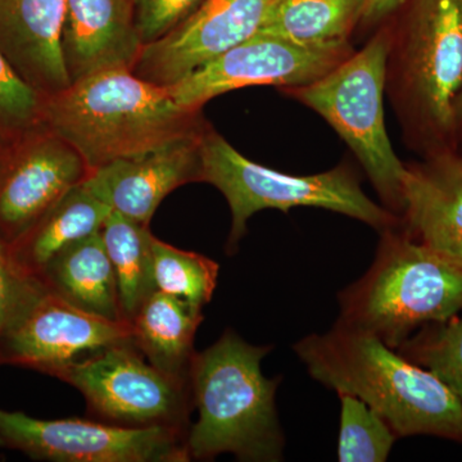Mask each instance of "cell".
Here are the masks:
<instances>
[{
    "label": "cell",
    "mask_w": 462,
    "mask_h": 462,
    "mask_svg": "<svg viewBox=\"0 0 462 462\" xmlns=\"http://www.w3.org/2000/svg\"><path fill=\"white\" fill-rule=\"evenodd\" d=\"M294 351L312 378L369 404L398 438L433 436L462 443V404L434 374L375 336L334 325Z\"/></svg>",
    "instance_id": "cell-1"
},
{
    "label": "cell",
    "mask_w": 462,
    "mask_h": 462,
    "mask_svg": "<svg viewBox=\"0 0 462 462\" xmlns=\"http://www.w3.org/2000/svg\"><path fill=\"white\" fill-rule=\"evenodd\" d=\"M42 123L79 152L90 173L206 130L199 111L180 107L167 88L129 69L88 76L47 97Z\"/></svg>",
    "instance_id": "cell-2"
},
{
    "label": "cell",
    "mask_w": 462,
    "mask_h": 462,
    "mask_svg": "<svg viewBox=\"0 0 462 462\" xmlns=\"http://www.w3.org/2000/svg\"><path fill=\"white\" fill-rule=\"evenodd\" d=\"M273 346H252L227 330L194 355L190 387L199 418L188 431L191 460L233 454L240 461L282 460V436L275 394L281 378L267 379L261 361Z\"/></svg>",
    "instance_id": "cell-3"
},
{
    "label": "cell",
    "mask_w": 462,
    "mask_h": 462,
    "mask_svg": "<svg viewBox=\"0 0 462 462\" xmlns=\"http://www.w3.org/2000/svg\"><path fill=\"white\" fill-rule=\"evenodd\" d=\"M337 324L372 334L391 348L416 330L462 311V264L397 226L382 231L369 272L339 296Z\"/></svg>",
    "instance_id": "cell-4"
},
{
    "label": "cell",
    "mask_w": 462,
    "mask_h": 462,
    "mask_svg": "<svg viewBox=\"0 0 462 462\" xmlns=\"http://www.w3.org/2000/svg\"><path fill=\"white\" fill-rule=\"evenodd\" d=\"M200 181L224 194L230 206L227 251L236 252L252 215L263 209L289 212L296 207H318L349 216L380 231L397 226L393 212L373 202L349 170L338 167L316 175L296 176L252 162L223 136L207 132L200 143Z\"/></svg>",
    "instance_id": "cell-5"
},
{
    "label": "cell",
    "mask_w": 462,
    "mask_h": 462,
    "mask_svg": "<svg viewBox=\"0 0 462 462\" xmlns=\"http://www.w3.org/2000/svg\"><path fill=\"white\" fill-rule=\"evenodd\" d=\"M391 42L375 36L318 80L296 88L298 99L333 126L354 151L391 212L403 211L406 167L398 160L384 123L385 80Z\"/></svg>",
    "instance_id": "cell-6"
},
{
    "label": "cell",
    "mask_w": 462,
    "mask_h": 462,
    "mask_svg": "<svg viewBox=\"0 0 462 462\" xmlns=\"http://www.w3.org/2000/svg\"><path fill=\"white\" fill-rule=\"evenodd\" d=\"M57 379L80 391L102 421L132 428L189 431L190 383L149 364L133 342L109 346L75 361Z\"/></svg>",
    "instance_id": "cell-7"
},
{
    "label": "cell",
    "mask_w": 462,
    "mask_h": 462,
    "mask_svg": "<svg viewBox=\"0 0 462 462\" xmlns=\"http://www.w3.org/2000/svg\"><path fill=\"white\" fill-rule=\"evenodd\" d=\"M0 446L54 462H188V431L83 419L41 420L0 410Z\"/></svg>",
    "instance_id": "cell-8"
},
{
    "label": "cell",
    "mask_w": 462,
    "mask_h": 462,
    "mask_svg": "<svg viewBox=\"0 0 462 462\" xmlns=\"http://www.w3.org/2000/svg\"><path fill=\"white\" fill-rule=\"evenodd\" d=\"M126 342H132L129 322L88 314L38 281L0 334V365L58 378L75 361Z\"/></svg>",
    "instance_id": "cell-9"
},
{
    "label": "cell",
    "mask_w": 462,
    "mask_h": 462,
    "mask_svg": "<svg viewBox=\"0 0 462 462\" xmlns=\"http://www.w3.org/2000/svg\"><path fill=\"white\" fill-rule=\"evenodd\" d=\"M400 65L403 93L425 126L451 132L462 88V0H416Z\"/></svg>",
    "instance_id": "cell-10"
},
{
    "label": "cell",
    "mask_w": 462,
    "mask_h": 462,
    "mask_svg": "<svg viewBox=\"0 0 462 462\" xmlns=\"http://www.w3.org/2000/svg\"><path fill=\"white\" fill-rule=\"evenodd\" d=\"M89 175L79 152L44 125L9 143L0 162V242L23 238Z\"/></svg>",
    "instance_id": "cell-11"
},
{
    "label": "cell",
    "mask_w": 462,
    "mask_h": 462,
    "mask_svg": "<svg viewBox=\"0 0 462 462\" xmlns=\"http://www.w3.org/2000/svg\"><path fill=\"white\" fill-rule=\"evenodd\" d=\"M348 56L349 50H309L269 33L257 32L194 69L167 90L180 107L199 111L209 99L240 88L305 87Z\"/></svg>",
    "instance_id": "cell-12"
},
{
    "label": "cell",
    "mask_w": 462,
    "mask_h": 462,
    "mask_svg": "<svg viewBox=\"0 0 462 462\" xmlns=\"http://www.w3.org/2000/svg\"><path fill=\"white\" fill-rule=\"evenodd\" d=\"M275 0H205L184 23L144 45L132 71L169 88L260 32Z\"/></svg>",
    "instance_id": "cell-13"
},
{
    "label": "cell",
    "mask_w": 462,
    "mask_h": 462,
    "mask_svg": "<svg viewBox=\"0 0 462 462\" xmlns=\"http://www.w3.org/2000/svg\"><path fill=\"white\" fill-rule=\"evenodd\" d=\"M206 132L114 161L91 172L85 182L112 211L149 225L172 190L187 182L200 181V143Z\"/></svg>",
    "instance_id": "cell-14"
},
{
    "label": "cell",
    "mask_w": 462,
    "mask_h": 462,
    "mask_svg": "<svg viewBox=\"0 0 462 462\" xmlns=\"http://www.w3.org/2000/svg\"><path fill=\"white\" fill-rule=\"evenodd\" d=\"M143 47L133 0H67L62 53L71 84L107 69H133Z\"/></svg>",
    "instance_id": "cell-15"
},
{
    "label": "cell",
    "mask_w": 462,
    "mask_h": 462,
    "mask_svg": "<svg viewBox=\"0 0 462 462\" xmlns=\"http://www.w3.org/2000/svg\"><path fill=\"white\" fill-rule=\"evenodd\" d=\"M67 0H0V51L44 98L71 85L63 60Z\"/></svg>",
    "instance_id": "cell-16"
},
{
    "label": "cell",
    "mask_w": 462,
    "mask_h": 462,
    "mask_svg": "<svg viewBox=\"0 0 462 462\" xmlns=\"http://www.w3.org/2000/svg\"><path fill=\"white\" fill-rule=\"evenodd\" d=\"M402 199L403 229L462 264V157L442 153L406 167Z\"/></svg>",
    "instance_id": "cell-17"
},
{
    "label": "cell",
    "mask_w": 462,
    "mask_h": 462,
    "mask_svg": "<svg viewBox=\"0 0 462 462\" xmlns=\"http://www.w3.org/2000/svg\"><path fill=\"white\" fill-rule=\"evenodd\" d=\"M36 279L88 314L125 321L114 266L99 231L60 251Z\"/></svg>",
    "instance_id": "cell-18"
},
{
    "label": "cell",
    "mask_w": 462,
    "mask_h": 462,
    "mask_svg": "<svg viewBox=\"0 0 462 462\" xmlns=\"http://www.w3.org/2000/svg\"><path fill=\"white\" fill-rule=\"evenodd\" d=\"M111 212V207L99 199L87 182H81L58 200L23 238L7 247L9 257L23 275L36 279L60 251L98 233Z\"/></svg>",
    "instance_id": "cell-19"
},
{
    "label": "cell",
    "mask_w": 462,
    "mask_h": 462,
    "mask_svg": "<svg viewBox=\"0 0 462 462\" xmlns=\"http://www.w3.org/2000/svg\"><path fill=\"white\" fill-rule=\"evenodd\" d=\"M203 319L199 307L157 291L130 321L133 345L160 372L190 383L194 339Z\"/></svg>",
    "instance_id": "cell-20"
},
{
    "label": "cell",
    "mask_w": 462,
    "mask_h": 462,
    "mask_svg": "<svg viewBox=\"0 0 462 462\" xmlns=\"http://www.w3.org/2000/svg\"><path fill=\"white\" fill-rule=\"evenodd\" d=\"M364 0H275L260 32L318 51L349 50Z\"/></svg>",
    "instance_id": "cell-21"
},
{
    "label": "cell",
    "mask_w": 462,
    "mask_h": 462,
    "mask_svg": "<svg viewBox=\"0 0 462 462\" xmlns=\"http://www.w3.org/2000/svg\"><path fill=\"white\" fill-rule=\"evenodd\" d=\"M117 281L124 320L129 322L143 303L156 293L153 276V234L143 225L111 212L99 230Z\"/></svg>",
    "instance_id": "cell-22"
},
{
    "label": "cell",
    "mask_w": 462,
    "mask_h": 462,
    "mask_svg": "<svg viewBox=\"0 0 462 462\" xmlns=\"http://www.w3.org/2000/svg\"><path fill=\"white\" fill-rule=\"evenodd\" d=\"M153 276L158 291L203 309L217 287L218 263L211 258L182 251L153 236Z\"/></svg>",
    "instance_id": "cell-23"
},
{
    "label": "cell",
    "mask_w": 462,
    "mask_h": 462,
    "mask_svg": "<svg viewBox=\"0 0 462 462\" xmlns=\"http://www.w3.org/2000/svg\"><path fill=\"white\" fill-rule=\"evenodd\" d=\"M396 351L434 374L462 404V311L449 320L421 328Z\"/></svg>",
    "instance_id": "cell-24"
},
{
    "label": "cell",
    "mask_w": 462,
    "mask_h": 462,
    "mask_svg": "<svg viewBox=\"0 0 462 462\" xmlns=\"http://www.w3.org/2000/svg\"><path fill=\"white\" fill-rule=\"evenodd\" d=\"M340 462H383L387 460L397 436L387 421L369 404L352 394L338 393Z\"/></svg>",
    "instance_id": "cell-25"
},
{
    "label": "cell",
    "mask_w": 462,
    "mask_h": 462,
    "mask_svg": "<svg viewBox=\"0 0 462 462\" xmlns=\"http://www.w3.org/2000/svg\"><path fill=\"white\" fill-rule=\"evenodd\" d=\"M44 97L17 74L0 51V142L17 141L42 125Z\"/></svg>",
    "instance_id": "cell-26"
},
{
    "label": "cell",
    "mask_w": 462,
    "mask_h": 462,
    "mask_svg": "<svg viewBox=\"0 0 462 462\" xmlns=\"http://www.w3.org/2000/svg\"><path fill=\"white\" fill-rule=\"evenodd\" d=\"M205 3V0H134V23L143 45L156 42Z\"/></svg>",
    "instance_id": "cell-27"
},
{
    "label": "cell",
    "mask_w": 462,
    "mask_h": 462,
    "mask_svg": "<svg viewBox=\"0 0 462 462\" xmlns=\"http://www.w3.org/2000/svg\"><path fill=\"white\" fill-rule=\"evenodd\" d=\"M38 279L23 275L12 263L8 248L0 242V334L17 314Z\"/></svg>",
    "instance_id": "cell-28"
},
{
    "label": "cell",
    "mask_w": 462,
    "mask_h": 462,
    "mask_svg": "<svg viewBox=\"0 0 462 462\" xmlns=\"http://www.w3.org/2000/svg\"><path fill=\"white\" fill-rule=\"evenodd\" d=\"M409 0H364L360 21L375 23L403 7Z\"/></svg>",
    "instance_id": "cell-29"
},
{
    "label": "cell",
    "mask_w": 462,
    "mask_h": 462,
    "mask_svg": "<svg viewBox=\"0 0 462 462\" xmlns=\"http://www.w3.org/2000/svg\"><path fill=\"white\" fill-rule=\"evenodd\" d=\"M456 120H462V88L458 94L457 102H456Z\"/></svg>",
    "instance_id": "cell-30"
},
{
    "label": "cell",
    "mask_w": 462,
    "mask_h": 462,
    "mask_svg": "<svg viewBox=\"0 0 462 462\" xmlns=\"http://www.w3.org/2000/svg\"><path fill=\"white\" fill-rule=\"evenodd\" d=\"M8 144H3L2 142H0V162H2L3 154H5V147H7Z\"/></svg>",
    "instance_id": "cell-31"
},
{
    "label": "cell",
    "mask_w": 462,
    "mask_h": 462,
    "mask_svg": "<svg viewBox=\"0 0 462 462\" xmlns=\"http://www.w3.org/2000/svg\"><path fill=\"white\" fill-rule=\"evenodd\" d=\"M133 3H134V0H133Z\"/></svg>",
    "instance_id": "cell-32"
}]
</instances>
